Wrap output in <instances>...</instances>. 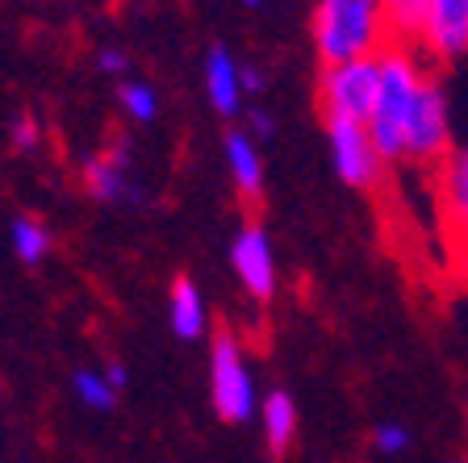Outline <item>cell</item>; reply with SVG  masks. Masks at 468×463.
<instances>
[{"label": "cell", "mask_w": 468, "mask_h": 463, "mask_svg": "<svg viewBox=\"0 0 468 463\" xmlns=\"http://www.w3.org/2000/svg\"><path fill=\"white\" fill-rule=\"evenodd\" d=\"M377 88H380L377 58H356V63H335V68H322V76H318L322 121H351V126H368L372 105H377Z\"/></svg>", "instance_id": "4"}, {"label": "cell", "mask_w": 468, "mask_h": 463, "mask_svg": "<svg viewBox=\"0 0 468 463\" xmlns=\"http://www.w3.org/2000/svg\"><path fill=\"white\" fill-rule=\"evenodd\" d=\"M385 17H389V34L398 47L422 38V26H427V0H385Z\"/></svg>", "instance_id": "17"}, {"label": "cell", "mask_w": 468, "mask_h": 463, "mask_svg": "<svg viewBox=\"0 0 468 463\" xmlns=\"http://www.w3.org/2000/svg\"><path fill=\"white\" fill-rule=\"evenodd\" d=\"M385 47H393L385 0H318L314 9V50L322 68L377 58Z\"/></svg>", "instance_id": "1"}, {"label": "cell", "mask_w": 468, "mask_h": 463, "mask_svg": "<svg viewBox=\"0 0 468 463\" xmlns=\"http://www.w3.org/2000/svg\"><path fill=\"white\" fill-rule=\"evenodd\" d=\"M222 159H226V172H230L234 193L243 196V201H260V193H263L260 142H255L247 130H226V138H222Z\"/></svg>", "instance_id": "11"}, {"label": "cell", "mask_w": 468, "mask_h": 463, "mask_svg": "<svg viewBox=\"0 0 468 463\" xmlns=\"http://www.w3.org/2000/svg\"><path fill=\"white\" fill-rule=\"evenodd\" d=\"M326 151H331L335 175H339L347 188H377L380 175H385V159H380L368 126L326 121Z\"/></svg>", "instance_id": "6"}, {"label": "cell", "mask_w": 468, "mask_h": 463, "mask_svg": "<svg viewBox=\"0 0 468 463\" xmlns=\"http://www.w3.org/2000/svg\"><path fill=\"white\" fill-rule=\"evenodd\" d=\"M419 47L435 58L468 55V0H427V26Z\"/></svg>", "instance_id": "9"}, {"label": "cell", "mask_w": 468, "mask_h": 463, "mask_svg": "<svg viewBox=\"0 0 468 463\" xmlns=\"http://www.w3.org/2000/svg\"><path fill=\"white\" fill-rule=\"evenodd\" d=\"M97 68L105 71V76H122L126 79V55L117 47H105V50H97Z\"/></svg>", "instance_id": "21"}, {"label": "cell", "mask_w": 468, "mask_h": 463, "mask_svg": "<svg viewBox=\"0 0 468 463\" xmlns=\"http://www.w3.org/2000/svg\"><path fill=\"white\" fill-rule=\"evenodd\" d=\"M247 121H251V130H247L251 138H268V134H272V117L260 113V109H251V113H247Z\"/></svg>", "instance_id": "22"}, {"label": "cell", "mask_w": 468, "mask_h": 463, "mask_svg": "<svg viewBox=\"0 0 468 463\" xmlns=\"http://www.w3.org/2000/svg\"><path fill=\"white\" fill-rule=\"evenodd\" d=\"M9 247H13V255H17V263H26V268L47 263V255H50L47 222H38V217H17L9 230Z\"/></svg>", "instance_id": "16"}, {"label": "cell", "mask_w": 468, "mask_h": 463, "mask_svg": "<svg viewBox=\"0 0 468 463\" xmlns=\"http://www.w3.org/2000/svg\"><path fill=\"white\" fill-rule=\"evenodd\" d=\"M13 146H17V151H34V146L42 142V130H38V121H34V117L29 113H21V117H13Z\"/></svg>", "instance_id": "20"}, {"label": "cell", "mask_w": 468, "mask_h": 463, "mask_svg": "<svg viewBox=\"0 0 468 463\" xmlns=\"http://www.w3.org/2000/svg\"><path fill=\"white\" fill-rule=\"evenodd\" d=\"M209 405L222 422L243 426L260 414V388L251 376L243 338L234 330H218L209 338Z\"/></svg>", "instance_id": "3"}, {"label": "cell", "mask_w": 468, "mask_h": 463, "mask_svg": "<svg viewBox=\"0 0 468 463\" xmlns=\"http://www.w3.org/2000/svg\"><path fill=\"white\" fill-rule=\"evenodd\" d=\"M167 326L180 342H201L209 334V305H205V292L197 289L188 276L172 280L167 289Z\"/></svg>", "instance_id": "12"}, {"label": "cell", "mask_w": 468, "mask_h": 463, "mask_svg": "<svg viewBox=\"0 0 468 463\" xmlns=\"http://www.w3.org/2000/svg\"><path fill=\"white\" fill-rule=\"evenodd\" d=\"M117 105H122V113L134 121V126H151L159 117V92L146 79H122L117 84Z\"/></svg>", "instance_id": "18"}, {"label": "cell", "mask_w": 468, "mask_h": 463, "mask_svg": "<svg viewBox=\"0 0 468 463\" xmlns=\"http://www.w3.org/2000/svg\"><path fill=\"white\" fill-rule=\"evenodd\" d=\"M452 154V113H448V92L427 76L422 92L414 97V109L406 117V138H401V159L406 163H443Z\"/></svg>", "instance_id": "5"}, {"label": "cell", "mask_w": 468, "mask_h": 463, "mask_svg": "<svg viewBox=\"0 0 468 463\" xmlns=\"http://www.w3.org/2000/svg\"><path fill=\"white\" fill-rule=\"evenodd\" d=\"M243 5H260V0H243Z\"/></svg>", "instance_id": "24"}, {"label": "cell", "mask_w": 468, "mask_h": 463, "mask_svg": "<svg viewBox=\"0 0 468 463\" xmlns=\"http://www.w3.org/2000/svg\"><path fill=\"white\" fill-rule=\"evenodd\" d=\"M71 393H76V401L84 409H97V414H105V409L117 405L122 388L109 380L105 363H101V367H80V372H71Z\"/></svg>", "instance_id": "15"}, {"label": "cell", "mask_w": 468, "mask_h": 463, "mask_svg": "<svg viewBox=\"0 0 468 463\" xmlns=\"http://www.w3.org/2000/svg\"><path fill=\"white\" fill-rule=\"evenodd\" d=\"M372 443H377L380 455H401L410 447V430H406V426H398V422H385V426H377Z\"/></svg>", "instance_id": "19"}, {"label": "cell", "mask_w": 468, "mask_h": 463, "mask_svg": "<svg viewBox=\"0 0 468 463\" xmlns=\"http://www.w3.org/2000/svg\"><path fill=\"white\" fill-rule=\"evenodd\" d=\"M377 68H380V88H377V105H372V117H368V134L385 163H401L406 117L414 109V97L427 84V71L419 68V55L410 47H398V42L380 50Z\"/></svg>", "instance_id": "2"}, {"label": "cell", "mask_w": 468, "mask_h": 463, "mask_svg": "<svg viewBox=\"0 0 468 463\" xmlns=\"http://www.w3.org/2000/svg\"><path fill=\"white\" fill-rule=\"evenodd\" d=\"M260 435H263V447L272 455H284L297 438V405L284 388H272L268 396H260Z\"/></svg>", "instance_id": "14"}, {"label": "cell", "mask_w": 468, "mask_h": 463, "mask_svg": "<svg viewBox=\"0 0 468 463\" xmlns=\"http://www.w3.org/2000/svg\"><path fill=\"white\" fill-rule=\"evenodd\" d=\"M260 88H263V76L251 68V63H243V92H247V97H255Z\"/></svg>", "instance_id": "23"}, {"label": "cell", "mask_w": 468, "mask_h": 463, "mask_svg": "<svg viewBox=\"0 0 468 463\" xmlns=\"http://www.w3.org/2000/svg\"><path fill=\"white\" fill-rule=\"evenodd\" d=\"M201 84H205V100L214 105L218 117H239L247 109L243 63H239V58H234L226 47H214L209 55H205Z\"/></svg>", "instance_id": "10"}, {"label": "cell", "mask_w": 468, "mask_h": 463, "mask_svg": "<svg viewBox=\"0 0 468 463\" xmlns=\"http://www.w3.org/2000/svg\"><path fill=\"white\" fill-rule=\"evenodd\" d=\"M230 268L234 280L243 284V292L255 305H272L276 297V251L272 238L260 222H247L234 230L230 238Z\"/></svg>", "instance_id": "7"}, {"label": "cell", "mask_w": 468, "mask_h": 463, "mask_svg": "<svg viewBox=\"0 0 468 463\" xmlns=\"http://www.w3.org/2000/svg\"><path fill=\"white\" fill-rule=\"evenodd\" d=\"M439 205L448 230L468 242V151H456L439 163Z\"/></svg>", "instance_id": "13"}, {"label": "cell", "mask_w": 468, "mask_h": 463, "mask_svg": "<svg viewBox=\"0 0 468 463\" xmlns=\"http://www.w3.org/2000/svg\"><path fill=\"white\" fill-rule=\"evenodd\" d=\"M84 193L101 205H117V201H130L134 196V180H130V142H109L105 151L88 154L84 159Z\"/></svg>", "instance_id": "8"}]
</instances>
